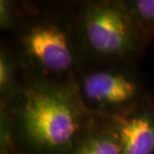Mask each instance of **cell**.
Returning <instances> with one entry per match:
<instances>
[{"label":"cell","mask_w":154,"mask_h":154,"mask_svg":"<svg viewBox=\"0 0 154 154\" xmlns=\"http://www.w3.org/2000/svg\"><path fill=\"white\" fill-rule=\"evenodd\" d=\"M23 82V71L8 39L0 42V106L14 99Z\"/></svg>","instance_id":"6"},{"label":"cell","mask_w":154,"mask_h":154,"mask_svg":"<svg viewBox=\"0 0 154 154\" xmlns=\"http://www.w3.org/2000/svg\"><path fill=\"white\" fill-rule=\"evenodd\" d=\"M74 11L88 63L137 64L148 48L132 25L123 0L76 1Z\"/></svg>","instance_id":"3"},{"label":"cell","mask_w":154,"mask_h":154,"mask_svg":"<svg viewBox=\"0 0 154 154\" xmlns=\"http://www.w3.org/2000/svg\"><path fill=\"white\" fill-rule=\"evenodd\" d=\"M19 154H24V153H22V152H20V153H19Z\"/></svg>","instance_id":"11"},{"label":"cell","mask_w":154,"mask_h":154,"mask_svg":"<svg viewBox=\"0 0 154 154\" xmlns=\"http://www.w3.org/2000/svg\"><path fill=\"white\" fill-rule=\"evenodd\" d=\"M72 87L85 109L100 117L128 110L152 94L137 64L131 63H87Z\"/></svg>","instance_id":"4"},{"label":"cell","mask_w":154,"mask_h":154,"mask_svg":"<svg viewBox=\"0 0 154 154\" xmlns=\"http://www.w3.org/2000/svg\"><path fill=\"white\" fill-rule=\"evenodd\" d=\"M68 154H120V151L106 119L94 116L87 131Z\"/></svg>","instance_id":"7"},{"label":"cell","mask_w":154,"mask_h":154,"mask_svg":"<svg viewBox=\"0 0 154 154\" xmlns=\"http://www.w3.org/2000/svg\"><path fill=\"white\" fill-rule=\"evenodd\" d=\"M0 107L10 115L24 154H68L94 118L72 86L24 76L14 99Z\"/></svg>","instance_id":"2"},{"label":"cell","mask_w":154,"mask_h":154,"mask_svg":"<svg viewBox=\"0 0 154 154\" xmlns=\"http://www.w3.org/2000/svg\"><path fill=\"white\" fill-rule=\"evenodd\" d=\"M8 40L24 77L72 86L88 63L74 2L21 1L19 20Z\"/></svg>","instance_id":"1"},{"label":"cell","mask_w":154,"mask_h":154,"mask_svg":"<svg viewBox=\"0 0 154 154\" xmlns=\"http://www.w3.org/2000/svg\"><path fill=\"white\" fill-rule=\"evenodd\" d=\"M11 117L8 111L0 107V154H19Z\"/></svg>","instance_id":"9"},{"label":"cell","mask_w":154,"mask_h":154,"mask_svg":"<svg viewBox=\"0 0 154 154\" xmlns=\"http://www.w3.org/2000/svg\"><path fill=\"white\" fill-rule=\"evenodd\" d=\"M21 14V1L0 0V29L9 35L16 27Z\"/></svg>","instance_id":"10"},{"label":"cell","mask_w":154,"mask_h":154,"mask_svg":"<svg viewBox=\"0 0 154 154\" xmlns=\"http://www.w3.org/2000/svg\"><path fill=\"white\" fill-rule=\"evenodd\" d=\"M132 25L148 47L154 39V0H123Z\"/></svg>","instance_id":"8"},{"label":"cell","mask_w":154,"mask_h":154,"mask_svg":"<svg viewBox=\"0 0 154 154\" xmlns=\"http://www.w3.org/2000/svg\"><path fill=\"white\" fill-rule=\"evenodd\" d=\"M120 154H154V96L118 114L104 117Z\"/></svg>","instance_id":"5"}]
</instances>
